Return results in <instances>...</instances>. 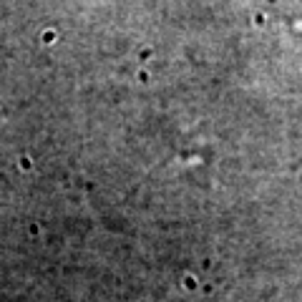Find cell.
I'll return each instance as SVG.
<instances>
[{"label":"cell","instance_id":"obj_1","mask_svg":"<svg viewBox=\"0 0 302 302\" xmlns=\"http://www.w3.org/2000/svg\"><path fill=\"white\" fill-rule=\"evenodd\" d=\"M186 287H191V289L196 287V279H194V277H186Z\"/></svg>","mask_w":302,"mask_h":302}]
</instances>
